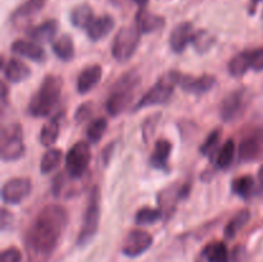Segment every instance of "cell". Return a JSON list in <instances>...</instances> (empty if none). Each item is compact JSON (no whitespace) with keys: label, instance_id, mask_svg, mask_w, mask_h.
<instances>
[{"label":"cell","instance_id":"d590c367","mask_svg":"<svg viewBox=\"0 0 263 262\" xmlns=\"http://www.w3.org/2000/svg\"><path fill=\"white\" fill-rule=\"evenodd\" d=\"M221 140V130L217 128V130H213L210 135L205 138L204 143L202 144L200 146V153L203 156H208V157H212L215 154L216 149H217L218 144H220Z\"/></svg>","mask_w":263,"mask_h":262},{"label":"cell","instance_id":"7c38bea8","mask_svg":"<svg viewBox=\"0 0 263 262\" xmlns=\"http://www.w3.org/2000/svg\"><path fill=\"white\" fill-rule=\"evenodd\" d=\"M153 244V236L144 230H133L126 236L122 252L127 257H138L148 251Z\"/></svg>","mask_w":263,"mask_h":262},{"label":"cell","instance_id":"d6a6232c","mask_svg":"<svg viewBox=\"0 0 263 262\" xmlns=\"http://www.w3.org/2000/svg\"><path fill=\"white\" fill-rule=\"evenodd\" d=\"M163 217V212L158 208L143 207L138 211L135 216V222L138 225H152Z\"/></svg>","mask_w":263,"mask_h":262},{"label":"cell","instance_id":"ab89813d","mask_svg":"<svg viewBox=\"0 0 263 262\" xmlns=\"http://www.w3.org/2000/svg\"><path fill=\"white\" fill-rule=\"evenodd\" d=\"M158 117H159V115H156V116H152V117L146 118L145 120V123L143 125V135H144V138H145V140H148V139L151 138V135H149V134H153V131L156 130V126H157V123H158L157 118Z\"/></svg>","mask_w":263,"mask_h":262},{"label":"cell","instance_id":"5bb4252c","mask_svg":"<svg viewBox=\"0 0 263 262\" xmlns=\"http://www.w3.org/2000/svg\"><path fill=\"white\" fill-rule=\"evenodd\" d=\"M179 85L184 91L190 94L200 95L210 91L216 85V77L212 74H202V76H190V74H180Z\"/></svg>","mask_w":263,"mask_h":262},{"label":"cell","instance_id":"277c9868","mask_svg":"<svg viewBox=\"0 0 263 262\" xmlns=\"http://www.w3.org/2000/svg\"><path fill=\"white\" fill-rule=\"evenodd\" d=\"M180 72L170 71L164 73L156 85L151 87L145 94L143 95L138 104L135 105V110L141 109V108L152 107V105H161L168 102L171 99L172 94L176 85H179Z\"/></svg>","mask_w":263,"mask_h":262},{"label":"cell","instance_id":"3957f363","mask_svg":"<svg viewBox=\"0 0 263 262\" xmlns=\"http://www.w3.org/2000/svg\"><path fill=\"white\" fill-rule=\"evenodd\" d=\"M139 82L140 76L135 71L127 72L118 79L107 99V110L110 116L121 115L128 107Z\"/></svg>","mask_w":263,"mask_h":262},{"label":"cell","instance_id":"74e56055","mask_svg":"<svg viewBox=\"0 0 263 262\" xmlns=\"http://www.w3.org/2000/svg\"><path fill=\"white\" fill-rule=\"evenodd\" d=\"M251 55V68L256 72L263 71V48L249 51Z\"/></svg>","mask_w":263,"mask_h":262},{"label":"cell","instance_id":"f546056e","mask_svg":"<svg viewBox=\"0 0 263 262\" xmlns=\"http://www.w3.org/2000/svg\"><path fill=\"white\" fill-rule=\"evenodd\" d=\"M251 220V212L248 210H243L236 213L233 218L228 222L225 228V236L228 239H233L244 226Z\"/></svg>","mask_w":263,"mask_h":262},{"label":"cell","instance_id":"52a82bcc","mask_svg":"<svg viewBox=\"0 0 263 262\" xmlns=\"http://www.w3.org/2000/svg\"><path fill=\"white\" fill-rule=\"evenodd\" d=\"M100 221V193L99 188L95 186L91 190L87 202L86 211H85L84 222H82L81 230H80L77 244L79 246H86L97 234Z\"/></svg>","mask_w":263,"mask_h":262},{"label":"cell","instance_id":"30bf717a","mask_svg":"<svg viewBox=\"0 0 263 262\" xmlns=\"http://www.w3.org/2000/svg\"><path fill=\"white\" fill-rule=\"evenodd\" d=\"M32 182L27 177H13L8 180L2 189V198L8 204H18L30 195Z\"/></svg>","mask_w":263,"mask_h":262},{"label":"cell","instance_id":"e0dca14e","mask_svg":"<svg viewBox=\"0 0 263 262\" xmlns=\"http://www.w3.org/2000/svg\"><path fill=\"white\" fill-rule=\"evenodd\" d=\"M102 74L103 69L99 64H92V66L86 67L77 79V90H79L80 94H86V92L91 91L99 84Z\"/></svg>","mask_w":263,"mask_h":262},{"label":"cell","instance_id":"f1b7e54d","mask_svg":"<svg viewBox=\"0 0 263 262\" xmlns=\"http://www.w3.org/2000/svg\"><path fill=\"white\" fill-rule=\"evenodd\" d=\"M62 158H63V153H62L61 149L51 148L46 151L40 162L41 174L48 175L53 172L62 163Z\"/></svg>","mask_w":263,"mask_h":262},{"label":"cell","instance_id":"7bdbcfd3","mask_svg":"<svg viewBox=\"0 0 263 262\" xmlns=\"http://www.w3.org/2000/svg\"><path fill=\"white\" fill-rule=\"evenodd\" d=\"M113 148H115V145H113V143H112V144H108V145L104 148V152H103V154H102L103 161H104V163H108V162H109L110 156H112Z\"/></svg>","mask_w":263,"mask_h":262},{"label":"cell","instance_id":"ba28073f","mask_svg":"<svg viewBox=\"0 0 263 262\" xmlns=\"http://www.w3.org/2000/svg\"><path fill=\"white\" fill-rule=\"evenodd\" d=\"M251 94L248 89H238L229 92L220 105V116L225 122H234L239 120L248 108Z\"/></svg>","mask_w":263,"mask_h":262},{"label":"cell","instance_id":"1f68e13d","mask_svg":"<svg viewBox=\"0 0 263 262\" xmlns=\"http://www.w3.org/2000/svg\"><path fill=\"white\" fill-rule=\"evenodd\" d=\"M254 189V179L249 175L236 177L231 182V190L234 194L241 198H248Z\"/></svg>","mask_w":263,"mask_h":262},{"label":"cell","instance_id":"7402d4cb","mask_svg":"<svg viewBox=\"0 0 263 262\" xmlns=\"http://www.w3.org/2000/svg\"><path fill=\"white\" fill-rule=\"evenodd\" d=\"M172 144L167 139H159L154 145V151L151 156V164L157 170H167Z\"/></svg>","mask_w":263,"mask_h":262},{"label":"cell","instance_id":"4316f807","mask_svg":"<svg viewBox=\"0 0 263 262\" xmlns=\"http://www.w3.org/2000/svg\"><path fill=\"white\" fill-rule=\"evenodd\" d=\"M203 254H204L207 262H230L229 249L222 241H215V243L208 244L204 248Z\"/></svg>","mask_w":263,"mask_h":262},{"label":"cell","instance_id":"cb8c5ba5","mask_svg":"<svg viewBox=\"0 0 263 262\" xmlns=\"http://www.w3.org/2000/svg\"><path fill=\"white\" fill-rule=\"evenodd\" d=\"M59 128H61V121L59 117H53L44 123L40 131V143L44 146H51L57 141L59 135Z\"/></svg>","mask_w":263,"mask_h":262},{"label":"cell","instance_id":"f35d334b","mask_svg":"<svg viewBox=\"0 0 263 262\" xmlns=\"http://www.w3.org/2000/svg\"><path fill=\"white\" fill-rule=\"evenodd\" d=\"M91 113H92L91 103H84V104H81L79 108H77L74 118H76L77 122L81 123V122H84V121H86L87 118L91 116Z\"/></svg>","mask_w":263,"mask_h":262},{"label":"cell","instance_id":"7a4b0ae2","mask_svg":"<svg viewBox=\"0 0 263 262\" xmlns=\"http://www.w3.org/2000/svg\"><path fill=\"white\" fill-rule=\"evenodd\" d=\"M63 81L57 74H48L41 82L37 91L31 98L28 112L33 117H46L58 104L62 94Z\"/></svg>","mask_w":263,"mask_h":262},{"label":"cell","instance_id":"4fadbf2b","mask_svg":"<svg viewBox=\"0 0 263 262\" xmlns=\"http://www.w3.org/2000/svg\"><path fill=\"white\" fill-rule=\"evenodd\" d=\"M189 185H179L172 184L167 186L166 189L162 190L158 195V203L159 210L163 212V215H171L174 210L176 208L177 202L180 199H184L187 197V192H189Z\"/></svg>","mask_w":263,"mask_h":262},{"label":"cell","instance_id":"d6986e66","mask_svg":"<svg viewBox=\"0 0 263 262\" xmlns=\"http://www.w3.org/2000/svg\"><path fill=\"white\" fill-rule=\"evenodd\" d=\"M3 71H4L5 79L13 84H18L25 80H27L31 74V69L25 62L20 61V59L12 58L3 66Z\"/></svg>","mask_w":263,"mask_h":262},{"label":"cell","instance_id":"ee69618b","mask_svg":"<svg viewBox=\"0 0 263 262\" xmlns=\"http://www.w3.org/2000/svg\"><path fill=\"white\" fill-rule=\"evenodd\" d=\"M261 2H262V0H252L251 5H249V10H251L252 14H253L254 10H256V8H257V5H258Z\"/></svg>","mask_w":263,"mask_h":262},{"label":"cell","instance_id":"e575fe53","mask_svg":"<svg viewBox=\"0 0 263 262\" xmlns=\"http://www.w3.org/2000/svg\"><path fill=\"white\" fill-rule=\"evenodd\" d=\"M107 127H108V122L105 118L99 117L97 118V120L91 121L86 131V135L87 138H89V140L94 144L99 143L100 139L104 136L105 131H107Z\"/></svg>","mask_w":263,"mask_h":262},{"label":"cell","instance_id":"8992f818","mask_svg":"<svg viewBox=\"0 0 263 262\" xmlns=\"http://www.w3.org/2000/svg\"><path fill=\"white\" fill-rule=\"evenodd\" d=\"M140 35L141 31L139 30L136 22L120 28L113 39L112 55L118 62L128 61L138 49Z\"/></svg>","mask_w":263,"mask_h":262},{"label":"cell","instance_id":"9c48e42d","mask_svg":"<svg viewBox=\"0 0 263 262\" xmlns=\"http://www.w3.org/2000/svg\"><path fill=\"white\" fill-rule=\"evenodd\" d=\"M91 159L90 145L86 141H77L71 146L66 157V169L72 179H79L86 172Z\"/></svg>","mask_w":263,"mask_h":262},{"label":"cell","instance_id":"60d3db41","mask_svg":"<svg viewBox=\"0 0 263 262\" xmlns=\"http://www.w3.org/2000/svg\"><path fill=\"white\" fill-rule=\"evenodd\" d=\"M62 188H63V176L62 175H57L53 180V186H51V193L54 197H59L62 193Z\"/></svg>","mask_w":263,"mask_h":262},{"label":"cell","instance_id":"9a60e30c","mask_svg":"<svg viewBox=\"0 0 263 262\" xmlns=\"http://www.w3.org/2000/svg\"><path fill=\"white\" fill-rule=\"evenodd\" d=\"M194 30L190 22H181L172 30L170 35V46H171L174 53H182L193 41L194 38Z\"/></svg>","mask_w":263,"mask_h":262},{"label":"cell","instance_id":"5b68a950","mask_svg":"<svg viewBox=\"0 0 263 262\" xmlns=\"http://www.w3.org/2000/svg\"><path fill=\"white\" fill-rule=\"evenodd\" d=\"M25 153L22 126L17 122L5 125L0 135V156L5 162L17 161Z\"/></svg>","mask_w":263,"mask_h":262},{"label":"cell","instance_id":"83f0119b","mask_svg":"<svg viewBox=\"0 0 263 262\" xmlns=\"http://www.w3.org/2000/svg\"><path fill=\"white\" fill-rule=\"evenodd\" d=\"M229 72L231 76L240 77L246 74L247 72L251 69V55L249 51H241V53L236 54L233 57L230 62H229Z\"/></svg>","mask_w":263,"mask_h":262},{"label":"cell","instance_id":"2e32d148","mask_svg":"<svg viewBox=\"0 0 263 262\" xmlns=\"http://www.w3.org/2000/svg\"><path fill=\"white\" fill-rule=\"evenodd\" d=\"M12 51L18 54V55L23 57V58H28L33 62H44L46 58L45 50L43 46L39 43H35L32 40H15L12 44Z\"/></svg>","mask_w":263,"mask_h":262},{"label":"cell","instance_id":"8d00e7d4","mask_svg":"<svg viewBox=\"0 0 263 262\" xmlns=\"http://www.w3.org/2000/svg\"><path fill=\"white\" fill-rule=\"evenodd\" d=\"M22 261V253L15 247H10V248L4 249L2 252V257H0V262H21Z\"/></svg>","mask_w":263,"mask_h":262},{"label":"cell","instance_id":"ac0fdd59","mask_svg":"<svg viewBox=\"0 0 263 262\" xmlns=\"http://www.w3.org/2000/svg\"><path fill=\"white\" fill-rule=\"evenodd\" d=\"M58 28V21L49 20L43 22L41 25L36 26V27L31 28V30L28 31V36H30L31 40L35 41V43H51V41H54V39H55Z\"/></svg>","mask_w":263,"mask_h":262},{"label":"cell","instance_id":"44dd1931","mask_svg":"<svg viewBox=\"0 0 263 262\" xmlns=\"http://www.w3.org/2000/svg\"><path fill=\"white\" fill-rule=\"evenodd\" d=\"M135 22L138 25L139 30L141 31V33H152L154 31L161 30L164 26V23H166V21L161 15L149 13L144 8H141L140 12L136 15Z\"/></svg>","mask_w":263,"mask_h":262},{"label":"cell","instance_id":"6da1fadb","mask_svg":"<svg viewBox=\"0 0 263 262\" xmlns=\"http://www.w3.org/2000/svg\"><path fill=\"white\" fill-rule=\"evenodd\" d=\"M67 211L61 204H48L39 212L27 234V246L33 254L48 257L53 253L67 225Z\"/></svg>","mask_w":263,"mask_h":262},{"label":"cell","instance_id":"4dcf8cb0","mask_svg":"<svg viewBox=\"0 0 263 262\" xmlns=\"http://www.w3.org/2000/svg\"><path fill=\"white\" fill-rule=\"evenodd\" d=\"M234 158H235V143H234L233 139H229L218 151L216 166L218 169H228L233 163Z\"/></svg>","mask_w":263,"mask_h":262},{"label":"cell","instance_id":"d4e9b609","mask_svg":"<svg viewBox=\"0 0 263 262\" xmlns=\"http://www.w3.org/2000/svg\"><path fill=\"white\" fill-rule=\"evenodd\" d=\"M94 18V12H92L91 7L89 4L77 5L71 12V22L77 28H85L86 30L87 26L92 22Z\"/></svg>","mask_w":263,"mask_h":262},{"label":"cell","instance_id":"8fae6325","mask_svg":"<svg viewBox=\"0 0 263 262\" xmlns=\"http://www.w3.org/2000/svg\"><path fill=\"white\" fill-rule=\"evenodd\" d=\"M263 156V128H256L239 144V158L243 162H253Z\"/></svg>","mask_w":263,"mask_h":262},{"label":"cell","instance_id":"603a6c76","mask_svg":"<svg viewBox=\"0 0 263 262\" xmlns=\"http://www.w3.org/2000/svg\"><path fill=\"white\" fill-rule=\"evenodd\" d=\"M53 51L61 61L68 62L73 59L74 57V44L73 40L69 35L64 33V35L59 36L58 39L53 41Z\"/></svg>","mask_w":263,"mask_h":262},{"label":"cell","instance_id":"836d02e7","mask_svg":"<svg viewBox=\"0 0 263 262\" xmlns=\"http://www.w3.org/2000/svg\"><path fill=\"white\" fill-rule=\"evenodd\" d=\"M215 41H216L215 36L211 35L208 31L200 30L194 33V38H193L192 43L193 45L195 46V50H197L198 53L202 54L210 50V49L213 46V44H215Z\"/></svg>","mask_w":263,"mask_h":262},{"label":"cell","instance_id":"bcb514c9","mask_svg":"<svg viewBox=\"0 0 263 262\" xmlns=\"http://www.w3.org/2000/svg\"><path fill=\"white\" fill-rule=\"evenodd\" d=\"M258 179H259V181H261L263 184V164H262L261 169H259V171H258Z\"/></svg>","mask_w":263,"mask_h":262},{"label":"cell","instance_id":"ffe728a7","mask_svg":"<svg viewBox=\"0 0 263 262\" xmlns=\"http://www.w3.org/2000/svg\"><path fill=\"white\" fill-rule=\"evenodd\" d=\"M115 27V20L110 15L105 14L92 20V22L87 26V38L91 41H99L108 35Z\"/></svg>","mask_w":263,"mask_h":262},{"label":"cell","instance_id":"b9f144b4","mask_svg":"<svg viewBox=\"0 0 263 262\" xmlns=\"http://www.w3.org/2000/svg\"><path fill=\"white\" fill-rule=\"evenodd\" d=\"M12 220H13L12 213H10L8 210H5V208H3V210H2V216H0V222H2V229H3V230H4V229L7 228V226L9 225L10 222H12Z\"/></svg>","mask_w":263,"mask_h":262},{"label":"cell","instance_id":"484cf974","mask_svg":"<svg viewBox=\"0 0 263 262\" xmlns=\"http://www.w3.org/2000/svg\"><path fill=\"white\" fill-rule=\"evenodd\" d=\"M48 0H27L21 7H18L12 14V21H23L32 17L45 7Z\"/></svg>","mask_w":263,"mask_h":262},{"label":"cell","instance_id":"f6af8a7d","mask_svg":"<svg viewBox=\"0 0 263 262\" xmlns=\"http://www.w3.org/2000/svg\"><path fill=\"white\" fill-rule=\"evenodd\" d=\"M134 2H135L138 5H140L141 8H144L146 5V3L149 2V0H134Z\"/></svg>","mask_w":263,"mask_h":262}]
</instances>
